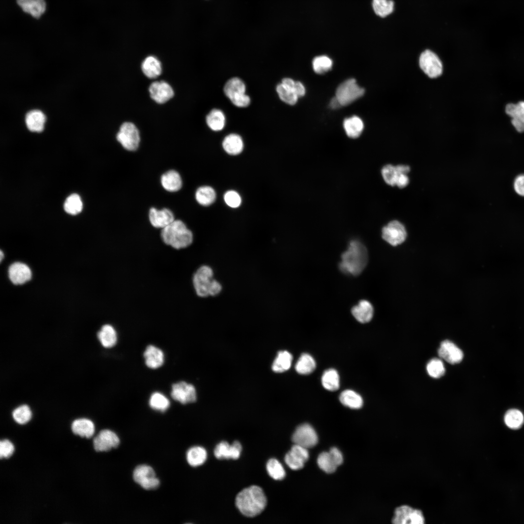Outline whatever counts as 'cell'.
Returning <instances> with one entry per match:
<instances>
[{"label": "cell", "mask_w": 524, "mask_h": 524, "mask_svg": "<svg viewBox=\"0 0 524 524\" xmlns=\"http://www.w3.org/2000/svg\"><path fill=\"white\" fill-rule=\"evenodd\" d=\"M332 66L331 60L326 56H318L312 61L314 71L317 74H324L329 70Z\"/></svg>", "instance_id": "c3c4849f"}, {"label": "cell", "mask_w": 524, "mask_h": 524, "mask_svg": "<svg viewBox=\"0 0 524 524\" xmlns=\"http://www.w3.org/2000/svg\"><path fill=\"white\" fill-rule=\"evenodd\" d=\"M381 174L385 182L392 186L395 185L398 173L395 166L387 164L381 169Z\"/></svg>", "instance_id": "681fc988"}, {"label": "cell", "mask_w": 524, "mask_h": 524, "mask_svg": "<svg viewBox=\"0 0 524 524\" xmlns=\"http://www.w3.org/2000/svg\"><path fill=\"white\" fill-rule=\"evenodd\" d=\"M161 237L164 242L176 249L185 248L193 242V235L181 220H174L162 229Z\"/></svg>", "instance_id": "3957f363"}, {"label": "cell", "mask_w": 524, "mask_h": 524, "mask_svg": "<svg viewBox=\"0 0 524 524\" xmlns=\"http://www.w3.org/2000/svg\"><path fill=\"white\" fill-rule=\"evenodd\" d=\"M505 111L511 118L512 124L515 129L518 132H524V101L508 104Z\"/></svg>", "instance_id": "ac0fdd59"}, {"label": "cell", "mask_w": 524, "mask_h": 524, "mask_svg": "<svg viewBox=\"0 0 524 524\" xmlns=\"http://www.w3.org/2000/svg\"><path fill=\"white\" fill-rule=\"evenodd\" d=\"M213 271L209 265H203L195 273L193 283L196 295L201 297L210 296L211 284L213 279Z\"/></svg>", "instance_id": "5b68a950"}, {"label": "cell", "mask_w": 524, "mask_h": 524, "mask_svg": "<svg viewBox=\"0 0 524 524\" xmlns=\"http://www.w3.org/2000/svg\"><path fill=\"white\" fill-rule=\"evenodd\" d=\"M116 139L125 149L129 151L136 150L140 141L139 131L131 122H125L121 125Z\"/></svg>", "instance_id": "8992f818"}, {"label": "cell", "mask_w": 524, "mask_h": 524, "mask_svg": "<svg viewBox=\"0 0 524 524\" xmlns=\"http://www.w3.org/2000/svg\"><path fill=\"white\" fill-rule=\"evenodd\" d=\"M206 123L209 127L214 131L222 130L225 125V116L220 110L213 109L206 116Z\"/></svg>", "instance_id": "836d02e7"}, {"label": "cell", "mask_w": 524, "mask_h": 524, "mask_svg": "<svg viewBox=\"0 0 524 524\" xmlns=\"http://www.w3.org/2000/svg\"><path fill=\"white\" fill-rule=\"evenodd\" d=\"M329 452L333 457L338 465H340L343 461V457L341 451L336 447H332L329 450Z\"/></svg>", "instance_id": "6f0895ef"}, {"label": "cell", "mask_w": 524, "mask_h": 524, "mask_svg": "<svg viewBox=\"0 0 524 524\" xmlns=\"http://www.w3.org/2000/svg\"><path fill=\"white\" fill-rule=\"evenodd\" d=\"M316 363L314 359L307 353L302 354L295 366L296 372L301 375H308L315 369Z\"/></svg>", "instance_id": "8d00e7d4"}, {"label": "cell", "mask_w": 524, "mask_h": 524, "mask_svg": "<svg viewBox=\"0 0 524 524\" xmlns=\"http://www.w3.org/2000/svg\"><path fill=\"white\" fill-rule=\"evenodd\" d=\"M266 470L269 475L275 480H281L285 476V472L282 465L275 458H271L268 461Z\"/></svg>", "instance_id": "ee69618b"}, {"label": "cell", "mask_w": 524, "mask_h": 524, "mask_svg": "<svg viewBox=\"0 0 524 524\" xmlns=\"http://www.w3.org/2000/svg\"><path fill=\"white\" fill-rule=\"evenodd\" d=\"M120 442L117 435L113 431L104 429L94 438L93 444L97 452H106L117 447Z\"/></svg>", "instance_id": "4fadbf2b"}, {"label": "cell", "mask_w": 524, "mask_h": 524, "mask_svg": "<svg viewBox=\"0 0 524 524\" xmlns=\"http://www.w3.org/2000/svg\"><path fill=\"white\" fill-rule=\"evenodd\" d=\"M294 92L298 98L304 96L305 89L304 85L300 82H295Z\"/></svg>", "instance_id": "680465c9"}, {"label": "cell", "mask_w": 524, "mask_h": 524, "mask_svg": "<svg viewBox=\"0 0 524 524\" xmlns=\"http://www.w3.org/2000/svg\"><path fill=\"white\" fill-rule=\"evenodd\" d=\"M9 277L15 284H22L29 280L32 277L30 268L25 264L16 262L12 264L8 270Z\"/></svg>", "instance_id": "ffe728a7"}, {"label": "cell", "mask_w": 524, "mask_h": 524, "mask_svg": "<svg viewBox=\"0 0 524 524\" xmlns=\"http://www.w3.org/2000/svg\"><path fill=\"white\" fill-rule=\"evenodd\" d=\"M45 120L46 117L43 113L37 110L29 112L25 116V123L27 128L33 132H41L43 131Z\"/></svg>", "instance_id": "484cf974"}, {"label": "cell", "mask_w": 524, "mask_h": 524, "mask_svg": "<svg viewBox=\"0 0 524 524\" xmlns=\"http://www.w3.org/2000/svg\"><path fill=\"white\" fill-rule=\"evenodd\" d=\"M195 197L199 204L207 206L214 202L216 198V193L212 187L209 186H203L197 189Z\"/></svg>", "instance_id": "e575fe53"}, {"label": "cell", "mask_w": 524, "mask_h": 524, "mask_svg": "<svg viewBox=\"0 0 524 524\" xmlns=\"http://www.w3.org/2000/svg\"><path fill=\"white\" fill-rule=\"evenodd\" d=\"M426 371L432 377L438 378L445 373V367L443 362L438 359L431 360L426 365Z\"/></svg>", "instance_id": "7dc6e473"}, {"label": "cell", "mask_w": 524, "mask_h": 524, "mask_svg": "<svg viewBox=\"0 0 524 524\" xmlns=\"http://www.w3.org/2000/svg\"><path fill=\"white\" fill-rule=\"evenodd\" d=\"M246 85L240 78L234 77L229 80L224 87L225 95L229 99L238 95L245 93Z\"/></svg>", "instance_id": "1f68e13d"}, {"label": "cell", "mask_w": 524, "mask_h": 524, "mask_svg": "<svg viewBox=\"0 0 524 524\" xmlns=\"http://www.w3.org/2000/svg\"><path fill=\"white\" fill-rule=\"evenodd\" d=\"M419 64L422 71L430 78H436L442 74V62L437 55L430 50L426 49L421 54Z\"/></svg>", "instance_id": "52a82bcc"}, {"label": "cell", "mask_w": 524, "mask_h": 524, "mask_svg": "<svg viewBox=\"0 0 524 524\" xmlns=\"http://www.w3.org/2000/svg\"><path fill=\"white\" fill-rule=\"evenodd\" d=\"M392 520L395 524H423L425 520L420 510L403 505L395 509Z\"/></svg>", "instance_id": "30bf717a"}, {"label": "cell", "mask_w": 524, "mask_h": 524, "mask_svg": "<svg viewBox=\"0 0 524 524\" xmlns=\"http://www.w3.org/2000/svg\"><path fill=\"white\" fill-rule=\"evenodd\" d=\"M32 415V411L27 405H22L18 407L12 412V416L14 420L21 425L27 423L31 420Z\"/></svg>", "instance_id": "bcb514c9"}, {"label": "cell", "mask_w": 524, "mask_h": 524, "mask_svg": "<svg viewBox=\"0 0 524 524\" xmlns=\"http://www.w3.org/2000/svg\"><path fill=\"white\" fill-rule=\"evenodd\" d=\"M149 92L151 98L160 104L166 102L174 96L171 86L163 81L152 82L149 87Z\"/></svg>", "instance_id": "9a60e30c"}, {"label": "cell", "mask_w": 524, "mask_h": 524, "mask_svg": "<svg viewBox=\"0 0 524 524\" xmlns=\"http://www.w3.org/2000/svg\"><path fill=\"white\" fill-rule=\"evenodd\" d=\"M14 446L8 440L4 439L0 442V458H7L10 457L14 452Z\"/></svg>", "instance_id": "816d5d0a"}, {"label": "cell", "mask_w": 524, "mask_h": 524, "mask_svg": "<svg viewBox=\"0 0 524 524\" xmlns=\"http://www.w3.org/2000/svg\"><path fill=\"white\" fill-rule=\"evenodd\" d=\"M224 199L228 206L233 208L238 207L242 201L239 194L233 190L227 191L224 196Z\"/></svg>", "instance_id": "f907efd6"}, {"label": "cell", "mask_w": 524, "mask_h": 524, "mask_svg": "<svg viewBox=\"0 0 524 524\" xmlns=\"http://www.w3.org/2000/svg\"><path fill=\"white\" fill-rule=\"evenodd\" d=\"M382 237L393 246L402 244L407 237L404 225L397 220L392 221L382 229Z\"/></svg>", "instance_id": "9c48e42d"}, {"label": "cell", "mask_w": 524, "mask_h": 524, "mask_svg": "<svg viewBox=\"0 0 524 524\" xmlns=\"http://www.w3.org/2000/svg\"><path fill=\"white\" fill-rule=\"evenodd\" d=\"M317 462L319 467L327 473L334 472L338 466L329 451L321 453L318 457Z\"/></svg>", "instance_id": "ab89813d"}, {"label": "cell", "mask_w": 524, "mask_h": 524, "mask_svg": "<svg viewBox=\"0 0 524 524\" xmlns=\"http://www.w3.org/2000/svg\"><path fill=\"white\" fill-rule=\"evenodd\" d=\"M149 405L152 409L164 412L169 407L170 402L163 394L155 392L150 396Z\"/></svg>", "instance_id": "b9f144b4"}, {"label": "cell", "mask_w": 524, "mask_h": 524, "mask_svg": "<svg viewBox=\"0 0 524 524\" xmlns=\"http://www.w3.org/2000/svg\"><path fill=\"white\" fill-rule=\"evenodd\" d=\"M146 365L151 369L161 366L164 361V355L159 348L152 345L147 346L144 353Z\"/></svg>", "instance_id": "7402d4cb"}, {"label": "cell", "mask_w": 524, "mask_h": 524, "mask_svg": "<svg viewBox=\"0 0 524 524\" xmlns=\"http://www.w3.org/2000/svg\"><path fill=\"white\" fill-rule=\"evenodd\" d=\"M506 425L510 429L520 428L524 422V416L522 412L515 409L508 410L504 416Z\"/></svg>", "instance_id": "d590c367"}, {"label": "cell", "mask_w": 524, "mask_h": 524, "mask_svg": "<svg viewBox=\"0 0 524 524\" xmlns=\"http://www.w3.org/2000/svg\"><path fill=\"white\" fill-rule=\"evenodd\" d=\"M322 384L327 390L334 391L340 386L339 376L337 371L334 369L326 370L322 376Z\"/></svg>", "instance_id": "f35d334b"}, {"label": "cell", "mask_w": 524, "mask_h": 524, "mask_svg": "<svg viewBox=\"0 0 524 524\" xmlns=\"http://www.w3.org/2000/svg\"><path fill=\"white\" fill-rule=\"evenodd\" d=\"M373 7L377 15L384 17L393 12L394 2L392 0H373Z\"/></svg>", "instance_id": "7bdbcfd3"}, {"label": "cell", "mask_w": 524, "mask_h": 524, "mask_svg": "<svg viewBox=\"0 0 524 524\" xmlns=\"http://www.w3.org/2000/svg\"><path fill=\"white\" fill-rule=\"evenodd\" d=\"M17 4L26 13L38 18L46 9L44 0H16Z\"/></svg>", "instance_id": "cb8c5ba5"}, {"label": "cell", "mask_w": 524, "mask_h": 524, "mask_svg": "<svg viewBox=\"0 0 524 524\" xmlns=\"http://www.w3.org/2000/svg\"><path fill=\"white\" fill-rule=\"evenodd\" d=\"M242 451L241 443L235 441L232 444H229L225 441L219 443L214 450L215 457L218 459H233L239 458Z\"/></svg>", "instance_id": "e0dca14e"}, {"label": "cell", "mask_w": 524, "mask_h": 524, "mask_svg": "<svg viewBox=\"0 0 524 524\" xmlns=\"http://www.w3.org/2000/svg\"><path fill=\"white\" fill-rule=\"evenodd\" d=\"M293 357L287 351H280L272 365V370L277 373L283 372L288 370L292 364Z\"/></svg>", "instance_id": "74e56055"}, {"label": "cell", "mask_w": 524, "mask_h": 524, "mask_svg": "<svg viewBox=\"0 0 524 524\" xmlns=\"http://www.w3.org/2000/svg\"><path fill=\"white\" fill-rule=\"evenodd\" d=\"M229 99L234 105L239 107H247L250 102L249 97L245 93L234 96Z\"/></svg>", "instance_id": "f5cc1de1"}, {"label": "cell", "mask_w": 524, "mask_h": 524, "mask_svg": "<svg viewBox=\"0 0 524 524\" xmlns=\"http://www.w3.org/2000/svg\"><path fill=\"white\" fill-rule=\"evenodd\" d=\"M207 455L206 450L202 447L194 446L190 448L187 452V460L191 466H198L205 462Z\"/></svg>", "instance_id": "d6a6232c"}, {"label": "cell", "mask_w": 524, "mask_h": 524, "mask_svg": "<svg viewBox=\"0 0 524 524\" xmlns=\"http://www.w3.org/2000/svg\"><path fill=\"white\" fill-rule=\"evenodd\" d=\"M133 478L135 482L147 490L155 489L160 484V481L156 477L154 470L147 465L137 466L133 471Z\"/></svg>", "instance_id": "ba28073f"}, {"label": "cell", "mask_w": 524, "mask_h": 524, "mask_svg": "<svg viewBox=\"0 0 524 524\" xmlns=\"http://www.w3.org/2000/svg\"><path fill=\"white\" fill-rule=\"evenodd\" d=\"M222 146L227 153L230 155H236L242 151L244 143L240 135L231 133L225 137L222 142Z\"/></svg>", "instance_id": "4316f807"}, {"label": "cell", "mask_w": 524, "mask_h": 524, "mask_svg": "<svg viewBox=\"0 0 524 524\" xmlns=\"http://www.w3.org/2000/svg\"><path fill=\"white\" fill-rule=\"evenodd\" d=\"M351 313L358 321L366 323L372 319L374 309L370 302L366 300H361L358 305L352 308Z\"/></svg>", "instance_id": "44dd1931"}, {"label": "cell", "mask_w": 524, "mask_h": 524, "mask_svg": "<svg viewBox=\"0 0 524 524\" xmlns=\"http://www.w3.org/2000/svg\"><path fill=\"white\" fill-rule=\"evenodd\" d=\"M292 441L295 444L308 449L317 444L318 437L315 430L311 425L304 424L296 428L292 436Z\"/></svg>", "instance_id": "8fae6325"}, {"label": "cell", "mask_w": 524, "mask_h": 524, "mask_svg": "<svg viewBox=\"0 0 524 524\" xmlns=\"http://www.w3.org/2000/svg\"><path fill=\"white\" fill-rule=\"evenodd\" d=\"M438 355L442 359L453 364L460 362L463 357L461 350L448 340L442 342L438 349Z\"/></svg>", "instance_id": "2e32d148"}, {"label": "cell", "mask_w": 524, "mask_h": 524, "mask_svg": "<svg viewBox=\"0 0 524 524\" xmlns=\"http://www.w3.org/2000/svg\"><path fill=\"white\" fill-rule=\"evenodd\" d=\"M330 106L332 109H336L340 107L341 106L338 99L336 97L333 98L330 102Z\"/></svg>", "instance_id": "94428289"}, {"label": "cell", "mask_w": 524, "mask_h": 524, "mask_svg": "<svg viewBox=\"0 0 524 524\" xmlns=\"http://www.w3.org/2000/svg\"><path fill=\"white\" fill-rule=\"evenodd\" d=\"M309 458L308 449L295 444L293 446L285 456L286 464L292 469L297 470L301 469Z\"/></svg>", "instance_id": "5bb4252c"}, {"label": "cell", "mask_w": 524, "mask_h": 524, "mask_svg": "<svg viewBox=\"0 0 524 524\" xmlns=\"http://www.w3.org/2000/svg\"><path fill=\"white\" fill-rule=\"evenodd\" d=\"M397 173L398 176L397 177L395 185H396L399 188H403L405 187L409 184V177L407 175V174L400 173L398 172Z\"/></svg>", "instance_id": "9f6ffc18"}, {"label": "cell", "mask_w": 524, "mask_h": 524, "mask_svg": "<svg viewBox=\"0 0 524 524\" xmlns=\"http://www.w3.org/2000/svg\"><path fill=\"white\" fill-rule=\"evenodd\" d=\"M171 395L173 399L182 404L194 402L196 399L195 387L184 381H180L172 385Z\"/></svg>", "instance_id": "7c38bea8"}, {"label": "cell", "mask_w": 524, "mask_h": 524, "mask_svg": "<svg viewBox=\"0 0 524 524\" xmlns=\"http://www.w3.org/2000/svg\"><path fill=\"white\" fill-rule=\"evenodd\" d=\"M514 188L518 195L524 196V175H520L516 178Z\"/></svg>", "instance_id": "db71d44e"}, {"label": "cell", "mask_w": 524, "mask_h": 524, "mask_svg": "<svg viewBox=\"0 0 524 524\" xmlns=\"http://www.w3.org/2000/svg\"><path fill=\"white\" fill-rule=\"evenodd\" d=\"M235 504L244 515L253 517L264 509L267 499L262 489L253 485L244 489L237 494Z\"/></svg>", "instance_id": "7a4b0ae2"}, {"label": "cell", "mask_w": 524, "mask_h": 524, "mask_svg": "<svg viewBox=\"0 0 524 524\" xmlns=\"http://www.w3.org/2000/svg\"><path fill=\"white\" fill-rule=\"evenodd\" d=\"M368 261V252L365 246L360 241L353 240L342 254L339 267L344 274L357 276L365 268Z\"/></svg>", "instance_id": "6da1fadb"}, {"label": "cell", "mask_w": 524, "mask_h": 524, "mask_svg": "<svg viewBox=\"0 0 524 524\" xmlns=\"http://www.w3.org/2000/svg\"><path fill=\"white\" fill-rule=\"evenodd\" d=\"M141 68L143 73L149 78H155L162 72L160 61L153 56L147 57L143 62Z\"/></svg>", "instance_id": "83f0119b"}, {"label": "cell", "mask_w": 524, "mask_h": 524, "mask_svg": "<svg viewBox=\"0 0 524 524\" xmlns=\"http://www.w3.org/2000/svg\"><path fill=\"white\" fill-rule=\"evenodd\" d=\"M148 216L150 223L156 228L163 229L174 220L173 213L166 208L158 210L155 208H151L149 210Z\"/></svg>", "instance_id": "d6986e66"}, {"label": "cell", "mask_w": 524, "mask_h": 524, "mask_svg": "<svg viewBox=\"0 0 524 524\" xmlns=\"http://www.w3.org/2000/svg\"><path fill=\"white\" fill-rule=\"evenodd\" d=\"M73 433L81 437L91 438L95 432V426L92 421L85 418L74 420L71 425Z\"/></svg>", "instance_id": "d4e9b609"}, {"label": "cell", "mask_w": 524, "mask_h": 524, "mask_svg": "<svg viewBox=\"0 0 524 524\" xmlns=\"http://www.w3.org/2000/svg\"><path fill=\"white\" fill-rule=\"evenodd\" d=\"M276 91L280 99L289 105H294L297 101L298 97L293 90L285 86L282 83L278 84Z\"/></svg>", "instance_id": "f6af8a7d"}, {"label": "cell", "mask_w": 524, "mask_h": 524, "mask_svg": "<svg viewBox=\"0 0 524 524\" xmlns=\"http://www.w3.org/2000/svg\"><path fill=\"white\" fill-rule=\"evenodd\" d=\"M339 399L344 406L353 409L360 408L363 404L361 396L351 390L343 391L340 395Z\"/></svg>", "instance_id": "4dcf8cb0"}, {"label": "cell", "mask_w": 524, "mask_h": 524, "mask_svg": "<svg viewBox=\"0 0 524 524\" xmlns=\"http://www.w3.org/2000/svg\"><path fill=\"white\" fill-rule=\"evenodd\" d=\"M364 92V89L357 84L354 79H350L339 85L335 97L342 106H346L361 97Z\"/></svg>", "instance_id": "277c9868"}, {"label": "cell", "mask_w": 524, "mask_h": 524, "mask_svg": "<svg viewBox=\"0 0 524 524\" xmlns=\"http://www.w3.org/2000/svg\"><path fill=\"white\" fill-rule=\"evenodd\" d=\"M222 289V286L221 283L213 278L210 288V296H215L218 295L221 292Z\"/></svg>", "instance_id": "11a10c76"}, {"label": "cell", "mask_w": 524, "mask_h": 524, "mask_svg": "<svg viewBox=\"0 0 524 524\" xmlns=\"http://www.w3.org/2000/svg\"><path fill=\"white\" fill-rule=\"evenodd\" d=\"M98 337L102 346L106 348L112 347L116 343V332L110 325L103 326L98 333Z\"/></svg>", "instance_id": "f546056e"}, {"label": "cell", "mask_w": 524, "mask_h": 524, "mask_svg": "<svg viewBox=\"0 0 524 524\" xmlns=\"http://www.w3.org/2000/svg\"><path fill=\"white\" fill-rule=\"evenodd\" d=\"M3 256V253H2V251H0V261H2Z\"/></svg>", "instance_id": "6125c7cd"}, {"label": "cell", "mask_w": 524, "mask_h": 524, "mask_svg": "<svg viewBox=\"0 0 524 524\" xmlns=\"http://www.w3.org/2000/svg\"><path fill=\"white\" fill-rule=\"evenodd\" d=\"M343 126L347 135L351 138L359 137L364 127L362 120L357 116L345 119Z\"/></svg>", "instance_id": "f1b7e54d"}, {"label": "cell", "mask_w": 524, "mask_h": 524, "mask_svg": "<svg viewBox=\"0 0 524 524\" xmlns=\"http://www.w3.org/2000/svg\"><path fill=\"white\" fill-rule=\"evenodd\" d=\"M161 182L165 190L171 192L179 191L182 184L180 175L174 170H169L163 174L161 178Z\"/></svg>", "instance_id": "603a6c76"}, {"label": "cell", "mask_w": 524, "mask_h": 524, "mask_svg": "<svg viewBox=\"0 0 524 524\" xmlns=\"http://www.w3.org/2000/svg\"><path fill=\"white\" fill-rule=\"evenodd\" d=\"M281 83H282L285 86L293 90L294 91V87L295 82L292 79L289 78H284L282 80Z\"/></svg>", "instance_id": "91938a15"}, {"label": "cell", "mask_w": 524, "mask_h": 524, "mask_svg": "<svg viewBox=\"0 0 524 524\" xmlns=\"http://www.w3.org/2000/svg\"><path fill=\"white\" fill-rule=\"evenodd\" d=\"M82 202L80 196L76 194L69 196L66 199L64 208L68 213L75 215L80 213L82 209Z\"/></svg>", "instance_id": "60d3db41"}]
</instances>
